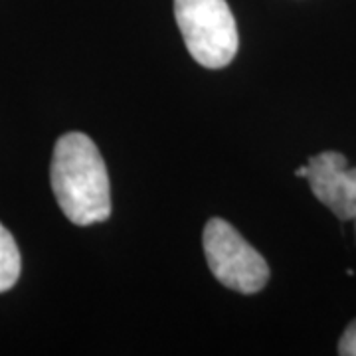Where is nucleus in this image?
Segmentation results:
<instances>
[{
    "mask_svg": "<svg viewBox=\"0 0 356 356\" xmlns=\"http://www.w3.org/2000/svg\"><path fill=\"white\" fill-rule=\"evenodd\" d=\"M355 229H356V220H355Z\"/></svg>",
    "mask_w": 356,
    "mask_h": 356,
    "instance_id": "7",
    "label": "nucleus"
},
{
    "mask_svg": "<svg viewBox=\"0 0 356 356\" xmlns=\"http://www.w3.org/2000/svg\"><path fill=\"white\" fill-rule=\"evenodd\" d=\"M50 178L54 196L70 222L91 226L111 216L107 166L86 133L72 131L58 139Z\"/></svg>",
    "mask_w": 356,
    "mask_h": 356,
    "instance_id": "1",
    "label": "nucleus"
},
{
    "mask_svg": "<svg viewBox=\"0 0 356 356\" xmlns=\"http://www.w3.org/2000/svg\"><path fill=\"white\" fill-rule=\"evenodd\" d=\"M206 261L224 287L252 295L261 291L269 281V266L264 255L245 242L242 234L222 218L208 220L202 234Z\"/></svg>",
    "mask_w": 356,
    "mask_h": 356,
    "instance_id": "3",
    "label": "nucleus"
},
{
    "mask_svg": "<svg viewBox=\"0 0 356 356\" xmlns=\"http://www.w3.org/2000/svg\"><path fill=\"white\" fill-rule=\"evenodd\" d=\"M20 250L14 242L13 234L0 224V293L13 289L20 277Z\"/></svg>",
    "mask_w": 356,
    "mask_h": 356,
    "instance_id": "5",
    "label": "nucleus"
},
{
    "mask_svg": "<svg viewBox=\"0 0 356 356\" xmlns=\"http://www.w3.org/2000/svg\"><path fill=\"white\" fill-rule=\"evenodd\" d=\"M339 355L356 356V318L346 327V331H344V334L341 337Z\"/></svg>",
    "mask_w": 356,
    "mask_h": 356,
    "instance_id": "6",
    "label": "nucleus"
},
{
    "mask_svg": "<svg viewBox=\"0 0 356 356\" xmlns=\"http://www.w3.org/2000/svg\"><path fill=\"white\" fill-rule=\"evenodd\" d=\"M175 18L200 65L220 70L236 58L240 36L226 0H175Z\"/></svg>",
    "mask_w": 356,
    "mask_h": 356,
    "instance_id": "2",
    "label": "nucleus"
},
{
    "mask_svg": "<svg viewBox=\"0 0 356 356\" xmlns=\"http://www.w3.org/2000/svg\"><path fill=\"white\" fill-rule=\"evenodd\" d=\"M305 178L318 202L339 220H356V168H348L344 154L325 151L311 156Z\"/></svg>",
    "mask_w": 356,
    "mask_h": 356,
    "instance_id": "4",
    "label": "nucleus"
}]
</instances>
